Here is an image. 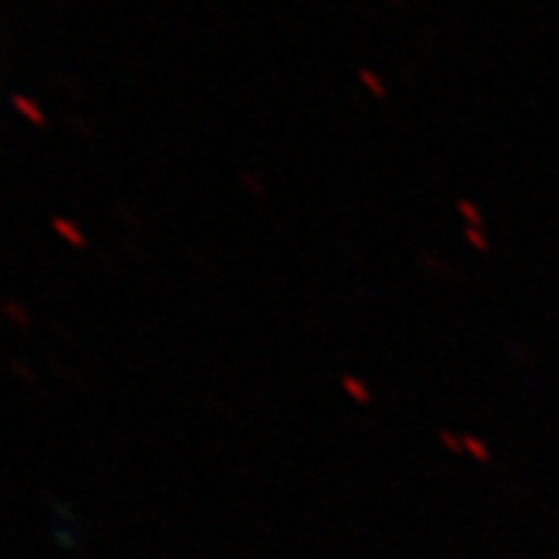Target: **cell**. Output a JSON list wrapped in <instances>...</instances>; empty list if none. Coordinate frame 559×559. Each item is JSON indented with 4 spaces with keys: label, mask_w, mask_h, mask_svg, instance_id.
<instances>
[{
    "label": "cell",
    "mask_w": 559,
    "mask_h": 559,
    "mask_svg": "<svg viewBox=\"0 0 559 559\" xmlns=\"http://www.w3.org/2000/svg\"><path fill=\"white\" fill-rule=\"evenodd\" d=\"M466 236H468V241H472V245H475L477 250H483V253H486V250H489V245H486V241H483L480 236L475 234V230H466Z\"/></svg>",
    "instance_id": "277c9868"
},
{
    "label": "cell",
    "mask_w": 559,
    "mask_h": 559,
    "mask_svg": "<svg viewBox=\"0 0 559 559\" xmlns=\"http://www.w3.org/2000/svg\"><path fill=\"white\" fill-rule=\"evenodd\" d=\"M463 452H472L480 463H486L491 457V452L486 447H483L480 440L477 438H463Z\"/></svg>",
    "instance_id": "3957f363"
},
{
    "label": "cell",
    "mask_w": 559,
    "mask_h": 559,
    "mask_svg": "<svg viewBox=\"0 0 559 559\" xmlns=\"http://www.w3.org/2000/svg\"><path fill=\"white\" fill-rule=\"evenodd\" d=\"M344 390L349 392V395L355 397V401H358V404H369V390L367 386H364L361 381H358V378H344Z\"/></svg>",
    "instance_id": "6da1fadb"
},
{
    "label": "cell",
    "mask_w": 559,
    "mask_h": 559,
    "mask_svg": "<svg viewBox=\"0 0 559 559\" xmlns=\"http://www.w3.org/2000/svg\"><path fill=\"white\" fill-rule=\"evenodd\" d=\"M358 78L364 80V85H367L369 92L372 94H378V97H386V88H383V83H381V78H378V74H372V71L369 69H361L358 71Z\"/></svg>",
    "instance_id": "7a4b0ae2"
},
{
    "label": "cell",
    "mask_w": 559,
    "mask_h": 559,
    "mask_svg": "<svg viewBox=\"0 0 559 559\" xmlns=\"http://www.w3.org/2000/svg\"><path fill=\"white\" fill-rule=\"evenodd\" d=\"M461 213H468V219H472V225H480V219H477V211L468 202H461Z\"/></svg>",
    "instance_id": "5b68a950"
}]
</instances>
